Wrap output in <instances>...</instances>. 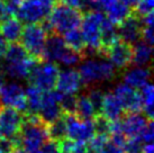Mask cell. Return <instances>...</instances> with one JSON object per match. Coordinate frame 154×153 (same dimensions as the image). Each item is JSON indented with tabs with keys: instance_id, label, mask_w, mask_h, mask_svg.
Listing matches in <instances>:
<instances>
[{
	"instance_id": "cell-1",
	"label": "cell",
	"mask_w": 154,
	"mask_h": 153,
	"mask_svg": "<svg viewBox=\"0 0 154 153\" xmlns=\"http://www.w3.org/2000/svg\"><path fill=\"white\" fill-rule=\"evenodd\" d=\"M50 140L47 125L38 114H23V124L19 131L20 146L25 151L38 150Z\"/></svg>"
},
{
	"instance_id": "cell-2",
	"label": "cell",
	"mask_w": 154,
	"mask_h": 153,
	"mask_svg": "<svg viewBox=\"0 0 154 153\" xmlns=\"http://www.w3.org/2000/svg\"><path fill=\"white\" fill-rule=\"evenodd\" d=\"M82 11L71 8L66 5L55 1L50 16L47 17L48 25L52 33L62 35L64 32L80 26L82 19Z\"/></svg>"
},
{
	"instance_id": "cell-3",
	"label": "cell",
	"mask_w": 154,
	"mask_h": 153,
	"mask_svg": "<svg viewBox=\"0 0 154 153\" xmlns=\"http://www.w3.org/2000/svg\"><path fill=\"white\" fill-rule=\"evenodd\" d=\"M105 15L100 10H88L82 15L80 23L81 33L86 42V56L88 53H98L103 47L101 36H100V26Z\"/></svg>"
},
{
	"instance_id": "cell-4",
	"label": "cell",
	"mask_w": 154,
	"mask_h": 153,
	"mask_svg": "<svg viewBox=\"0 0 154 153\" xmlns=\"http://www.w3.org/2000/svg\"><path fill=\"white\" fill-rule=\"evenodd\" d=\"M47 35L48 33L41 23L26 24V26L23 27L19 41L30 56L36 58L43 62V53Z\"/></svg>"
},
{
	"instance_id": "cell-5",
	"label": "cell",
	"mask_w": 154,
	"mask_h": 153,
	"mask_svg": "<svg viewBox=\"0 0 154 153\" xmlns=\"http://www.w3.org/2000/svg\"><path fill=\"white\" fill-rule=\"evenodd\" d=\"M56 0H22L18 5L16 17L24 24L42 23L50 16Z\"/></svg>"
},
{
	"instance_id": "cell-6",
	"label": "cell",
	"mask_w": 154,
	"mask_h": 153,
	"mask_svg": "<svg viewBox=\"0 0 154 153\" xmlns=\"http://www.w3.org/2000/svg\"><path fill=\"white\" fill-rule=\"evenodd\" d=\"M82 85L90 86L98 81L111 80L116 76L115 67L108 61H94L90 60L80 65L78 70Z\"/></svg>"
},
{
	"instance_id": "cell-7",
	"label": "cell",
	"mask_w": 154,
	"mask_h": 153,
	"mask_svg": "<svg viewBox=\"0 0 154 153\" xmlns=\"http://www.w3.org/2000/svg\"><path fill=\"white\" fill-rule=\"evenodd\" d=\"M60 68L54 61H43L39 62L32 69L28 79L32 86L37 87L42 91H50L55 89L57 74Z\"/></svg>"
},
{
	"instance_id": "cell-8",
	"label": "cell",
	"mask_w": 154,
	"mask_h": 153,
	"mask_svg": "<svg viewBox=\"0 0 154 153\" xmlns=\"http://www.w3.org/2000/svg\"><path fill=\"white\" fill-rule=\"evenodd\" d=\"M100 55L107 58L118 71H124L132 63V44L118 37L110 45L105 47L100 52Z\"/></svg>"
},
{
	"instance_id": "cell-9",
	"label": "cell",
	"mask_w": 154,
	"mask_h": 153,
	"mask_svg": "<svg viewBox=\"0 0 154 153\" xmlns=\"http://www.w3.org/2000/svg\"><path fill=\"white\" fill-rule=\"evenodd\" d=\"M23 124V114L11 106L1 105L0 107V135L17 140Z\"/></svg>"
},
{
	"instance_id": "cell-10",
	"label": "cell",
	"mask_w": 154,
	"mask_h": 153,
	"mask_svg": "<svg viewBox=\"0 0 154 153\" xmlns=\"http://www.w3.org/2000/svg\"><path fill=\"white\" fill-rule=\"evenodd\" d=\"M0 102L1 105L14 107L22 114L27 113L25 91L16 83L0 86Z\"/></svg>"
},
{
	"instance_id": "cell-11",
	"label": "cell",
	"mask_w": 154,
	"mask_h": 153,
	"mask_svg": "<svg viewBox=\"0 0 154 153\" xmlns=\"http://www.w3.org/2000/svg\"><path fill=\"white\" fill-rule=\"evenodd\" d=\"M114 95L120 102L125 114L141 113L142 111L143 100H142L141 94L133 89L131 86L126 85V83L117 86Z\"/></svg>"
},
{
	"instance_id": "cell-12",
	"label": "cell",
	"mask_w": 154,
	"mask_h": 153,
	"mask_svg": "<svg viewBox=\"0 0 154 153\" xmlns=\"http://www.w3.org/2000/svg\"><path fill=\"white\" fill-rule=\"evenodd\" d=\"M141 18L136 16L133 11L122 24L117 26L118 37L132 45L141 39Z\"/></svg>"
},
{
	"instance_id": "cell-13",
	"label": "cell",
	"mask_w": 154,
	"mask_h": 153,
	"mask_svg": "<svg viewBox=\"0 0 154 153\" xmlns=\"http://www.w3.org/2000/svg\"><path fill=\"white\" fill-rule=\"evenodd\" d=\"M82 86L81 78L77 70L69 69L60 71L57 74L55 89L62 94H77Z\"/></svg>"
},
{
	"instance_id": "cell-14",
	"label": "cell",
	"mask_w": 154,
	"mask_h": 153,
	"mask_svg": "<svg viewBox=\"0 0 154 153\" xmlns=\"http://www.w3.org/2000/svg\"><path fill=\"white\" fill-rule=\"evenodd\" d=\"M150 120L145 115L141 113H132V114H125L122 117V130L123 133L127 137L134 136H141L143 131L146 128Z\"/></svg>"
},
{
	"instance_id": "cell-15",
	"label": "cell",
	"mask_w": 154,
	"mask_h": 153,
	"mask_svg": "<svg viewBox=\"0 0 154 153\" xmlns=\"http://www.w3.org/2000/svg\"><path fill=\"white\" fill-rule=\"evenodd\" d=\"M42 61H39L36 58L28 55L25 59L20 60V61H16V62H6L5 65V72L9 74L13 78H18V79H25L28 78L32 69L35 65Z\"/></svg>"
},
{
	"instance_id": "cell-16",
	"label": "cell",
	"mask_w": 154,
	"mask_h": 153,
	"mask_svg": "<svg viewBox=\"0 0 154 153\" xmlns=\"http://www.w3.org/2000/svg\"><path fill=\"white\" fill-rule=\"evenodd\" d=\"M23 27V23L16 16L5 17L0 21V35L9 43L19 42Z\"/></svg>"
},
{
	"instance_id": "cell-17",
	"label": "cell",
	"mask_w": 154,
	"mask_h": 153,
	"mask_svg": "<svg viewBox=\"0 0 154 153\" xmlns=\"http://www.w3.org/2000/svg\"><path fill=\"white\" fill-rule=\"evenodd\" d=\"M66 45L63 38L56 33H50L47 35L45 47L43 53V61H59Z\"/></svg>"
},
{
	"instance_id": "cell-18",
	"label": "cell",
	"mask_w": 154,
	"mask_h": 153,
	"mask_svg": "<svg viewBox=\"0 0 154 153\" xmlns=\"http://www.w3.org/2000/svg\"><path fill=\"white\" fill-rule=\"evenodd\" d=\"M152 45L143 39L137 41L132 45V63L136 67H145L152 60Z\"/></svg>"
},
{
	"instance_id": "cell-19",
	"label": "cell",
	"mask_w": 154,
	"mask_h": 153,
	"mask_svg": "<svg viewBox=\"0 0 154 153\" xmlns=\"http://www.w3.org/2000/svg\"><path fill=\"white\" fill-rule=\"evenodd\" d=\"M101 114L108 118L109 120L120 119L125 115V111L123 107L118 101V99L112 92L103 95V102L101 108Z\"/></svg>"
},
{
	"instance_id": "cell-20",
	"label": "cell",
	"mask_w": 154,
	"mask_h": 153,
	"mask_svg": "<svg viewBox=\"0 0 154 153\" xmlns=\"http://www.w3.org/2000/svg\"><path fill=\"white\" fill-rule=\"evenodd\" d=\"M152 74V68H143L137 67L129 71H126L124 76V81L126 85L131 86L132 88H141L147 83L151 79Z\"/></svg>"
},
{
	"instance_id": "cell-21",
	"label": "cell",
	"mask_w": 154,
	"mask_h": 153,
	"mask_svg": "<svg viewBox=\"0 0 154 153\" xmlns=\"http://www.w3.org/2000/svg\"><path fill=\"white\" fill-rule=\"evenodd\" d=\"M63 41H64L65 45L71 48L73 51L80 53L83 58H86V42H85V38L82 36V33L80 30H78V27L72 28V30H69L66 32L63 33Z\"/></svg>"
},
{
	"instance_id": "cell-22",
	"label": "cell",
	"mask_w": 154,
	"mask_h": 153,
	"mask_svg": "<svg viewBox=\"0 0 154 153\" xmlns=\"http://www.w3.org/2000/svg\"><path fill=\"white\" fill-rule=\"evenodd\" d=\"M132 11L133 9L122 1H116L106 9L107 18L116 26L122 24L132 14Z\"/></svg>"
},
{
	"instance_id": "cell-23",
	"label": "cell",
	"mask_w": 154,
	"mask_h": 153,
	"mask_svg": "<svg viewBox=\"0 0 154 153\" xmlns=\"http://www.w3.org/2000/svg\"><path fill=\"white\" fill-rule=\"evenodd\" d=\"M43 92L37 87L30 85L25 91L26 101H27V113L38 114L41 106H42V98Z\"/></svg>"
},
{
	"instance_id": "cell-24",
	"label": "cell",
	"mask_w": 154,
	"mask_h": 153,
	"mask_svg": "<svg viewBox=\"0 0 154 153\" xmlns=\"http://www.w3.org/2000/svg\"><path fill=\"white\" fill-rule=\"evenodd\" d=\"M100 36H101V43H103V47L100 52L103 51L105 47L110 45L111 43L116 41L118 38V32H117V26L114 25L108 18H103L101 26H100ZM99 52V54H100Z\"/></svg>"
},
{
	"instance_id": "cell-25",
	"label": "cell",
	"mask_w": 154,
	"mask_h": 153,
	"mask_svg": "<svg viewBox=\"0 0 154 153\" xmlns=\"http://www.w3.org/2000/svg\"><path fill=\"white\" fill-rule=\"evenodd\" d=\"M47 131H48V136L50 140L52 141H59L63 140L66 137V124H65L64 116L61 115L55 120L47 125Z\"/></svg>"
},
{
	"instance_id": "cell-26",
	"label": "cell",
	"mask_w": 154,
	"mask_h": 153,
	"mask_svg": "<svg viewBox=\"0 0 154 153\" xmlns=\"http://www.w3.org/2000/svg\"><path fill=\"white\" fill-rule=\"evenodd\" d=\"M75 115L80 119H92L96 116V111L90 102L89 98L82 95L77 96V108H75Z\"/></svg>"
},
{
	"instance_id": "cell-27",
	"label": "cell",
	"mask_w": 154,
	"mask_h": 153,
	"mask_svg": "<svg viewBox=\"0 0 154 153\" xmlns=\"http://www.w3.org/2000/svg\"><path fill=\"white\" fill-rule=\"evenodd\" d=\"M28 55L29 54L26 52V50L23 47L20 43L14 42L10 43V45H8L4 58L6 59V62H16V61L25 59Z\"/></svg>"
},
{
	"instance_id": "cell-28",
	"label": "cell",
	"mask_w": 154,
	"mask_h": 153,
	"mask_svg": "<svg viewBox=\"0 0 154 153\" xmlns=\"http://www.w3.org/2000/svg\"><path fill=\"white\" fill-rule=\"evenodd\" d=\"M60 107L63 114H75L77 96L74 94H63L60 100Z\"/></svg>"
},
{
	"instance_id": "cell-29",
	"label": "cell",
	"mask_w": 154,
	"mask_h": 153,
	"mask_svg": "<svg viewBox=\"0 0 154 153\" xmlns=\"http://www.w3.org/2000/svg\"><path fill=\"white\" fill-rule=\"evenodd\" d=\"M94 126V134H110V120L103 114H97L92 118Z\"/></svg>"
},
{
	"instance_id": "cell-30",
	"label": "cell",
	"mask_w": 154,
	"mask_h": 153,
	"mask_svg": "<svg viewBox=\"0 0 154 153\" xmlns=\"http://www.w3.org/2000/svg\"><path fill=\"white\" fill-rule=\"evenodd\" d=\"M82 59H85L83 56L80 54V53H78V52L73 51L71 48H69L66 46L63 53L61 54L60 59H59V62L61 63H63L64 65H74V64L79 63Z\"/></svg>"
},
{
	"instance_id": "cell-31",
	"label": "cell",
	"mask_w": 154,
	"mask_h": 153,
	"mask_svg": "<svg viewBox=\"0 0 154 153\" xmlns=\"http://www.w3.org/2000/svg\"><path fill=\"white\" fill-rule=\"evenodd\" d=\"M125 153H142L143 150V141L141 136H134V137H127L123 146Z\"/></svg>"
},
{
	"instance_id": "cell-32",
	"label": "cell",
	"mask_w": 154,
	"mask_h": 153,
	"mask_svg": "<svg viewBox=\"0 0 154 153\" xmlns=\"http://www.w3.org/2000/svg\"><path fill=\"white\" fill-rule=\"evenodd\" d=\"M87 97L89 98L90 102L92 104L96 114H101L103 102V92L99 89H91Z\"/></svg>"
},
{
	"instance_id": "cell-33",
	"label": "cell",
	"mask_w": 154,
	"mask_h": 153,
	"mask_svg": "<svg viewBox=\"0 0 154 153\" xmlns=\"http://www.w3.org/2000/svg\"><path fill=\"white\" fill-rule=\"evenodd\" d=\"M141 88H142L141 97H142V100H143V108H153L154 96H153V86H152V83L147 82V83H145Z\"/></svg>"
},
{
	"instance_id": "cell-34",
	"label": "cell",
	"mask_w": 154,
	"mask_h": 153,
	"mask_svg": "<svg viewBox=\"0 0 154 153\" xmlns=\"http://www.w3.org/2000/svg\"><path fill=\"white\" fill-rule=\"evenodd\" d=\"M154 0H138V2L133 8V13L138 17H142L146 14L153 11Z\"/></svg>"
},
{
	"instance_id": "cell-35",
	"label": "cell",
	"mask_w": 154,
	"mask_h": 153,
	"mask_svg": "<svg viewBox=\"0 0 154 153\" xmlns=\"http://www.w3.org/2000/svg\"><path fill=\"white\" fill-rule=\"evenodd\" d=\"M141 39H143L146 43H149L150 45H153V26H142Z\"/></svg>"
},
{
	"instance_id": "cell-36",
	"label": "cell",
	"mask_w": 154,
	"mask_h": 153,
	"mask_svg": "<svg viewBox=\"0 0 154 153\" xmlns=\"http://www.w3.org/2000/svg\"><path fill=\"white\" fill-rule=\"evenodd\" d=\"M153 137H154V133H153V120H150L146 128L143 131V133L141 134V139L143 142L146 143H152L153 142Z\"/></svg>"
},
{
	"instance_id": "cell-37",
	"label": "cell",
	"mask_w": 154,
	"mask_h": 153,
	"mask_svg": "<svg viewBox=\"0 0 154 153\" xmlns=\"http://www.w3.org/2000/svg\"><path fill=\"white\" fill-rule=\"evenodd\" d=\"M42 153H61L60 148H59V143L56 141L48 140L46 143H44L43 146L41 148Z\"/></svg>"
},
{
	"instance_id": "cell-38",
	"label": "cell",
	"mask_w": 154,
	"mask_h": 153,
	"mask_svg": "<svg viewBox=\"0 0 154 153\" xmlns=\"http://www.w3.org/2000/svg\"><path fill=\"white\" fill-rule=\"evenodd\" d=\"M56 1L66 5L71 8L78 9L80 11H82V9H87L86 0H56Z\"/></svg>"
},
{
	"instance_id": "cell-39",
	"label": "cell",
	"mask_w": 154,
	"mask_h": 153,
	"mask_svg": "<svg viewBox=\"0 0 154 153\" xmlns=\"http://www.w3.org/2000/svg\"><path fill=\"white\" fill-rule=\"evenodd\" d=\"M97 153H125L124 150L119 148V146H117V145L112 144L110 141L105 144L103 149H100Z\"/></svg>"
},
{
	"instance_id": "cell-40",
	"label": "cell",
	"mask_w": 154,
	"mask_h": 153,
	"mask_svg": "<svg viewBox=\"0 0 154 153\" xmlns=\"http://www.w3.org/2000/svg\"><path fill=\"white\" fill-rule=\"evenodd\" d=\"M7 47H8V42L0 35V60L5 56V53L7 51Z\"/></svg>"
},
{
	"instance_id": "cell-41",
	"label": "cell",
	"mask_w": 154,
	"mask_h": 153,
	"mask_svg": "<svg viewBox=\"0 0 154 153\" xmlns=\"http://www.w3.org/2000/svg\"><path fill=\"white\" fill-rule=\"evenodd\" d=\"M96 1H97V4H98L99 8H103L106 10L108 7H110L111 5L114 4V2H116L117 0H96Z\"/></svg>"
},
{
	"instance_id": "cell-42",
	"label": "cell",
	"mask_w": 154,
	"mask_h": 153,
	"mask_svg": "<svg viewBox=\"0 0 154 153\" xmlns=\"http://www.w3.org/2000/svg\"><path fill=\"white\" fill-rule=\"evenodd\" d=\"M122 2H124L125 5H127L128 7H131V8H134L135 7V5L138 2V0H120Z\"/></svg>"
},
{
	"instance_id": "cell-43",
	"label": "cell",
	"mask_w": 154,
	"mask_h": 153,
	"mask_svg": "<svg viewBox=\"0 0 154 153\" xmlns=\"http://www.w3.org/2000/svg\"><path fill=\"white\" fill-rule=\"evenodd\" d=\"M5 0H0V20L5 17Z\"/></svg>"
},
{
	"instance_id": "cell-44",
	"label": "cell",
	"mask_w": 154,
	"mask_h": 153,
	"mask_svg": "<svg viewBox=\"0 0 154 153\" xmlns=\"http://www.w3.org/2000/svg\"><path fill=\"white\" fill-rule=\"evenodd\" d=\"M5 82V71L0 69V86H2Z\"/></svg>"
},
{
	"instance_id": "cell-45",
	"label": "cell",
	"mask_w": 154,
	"mask_h": 153,
	"mask_svg": "<svg viewBox=\"0 0 154 153\" xmlns=\"http://www.w3.org/2000/svg\"><path fill=\"white\" fill-rule=\"evenodd\" d=\"M6 2H8V4H14V5H19L22 2V0H6Z\"/></svg>"
}]
</instances>
